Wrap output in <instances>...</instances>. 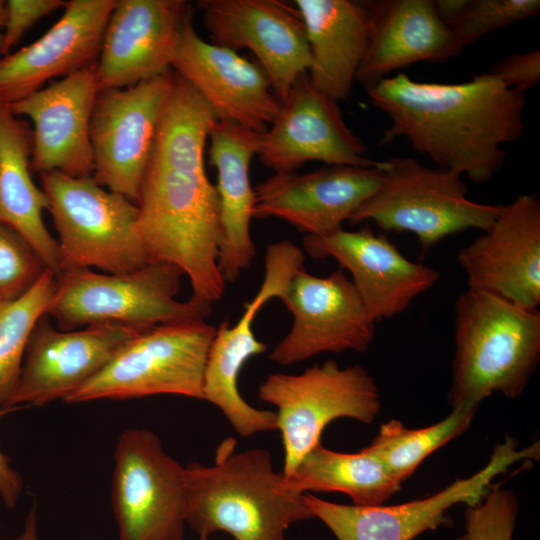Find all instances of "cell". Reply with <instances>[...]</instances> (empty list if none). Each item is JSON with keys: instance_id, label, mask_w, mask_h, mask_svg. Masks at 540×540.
<instances>
[{"instance_id": "obj_1", "label": "cell", "mask_w": 540, "mask_h": 540, "mask_svg": "<svg viewBox=\"0 0 540 540\" xmlns=\"http://www.w3.org/2000/svg\"><path fill=\"white\" fill-rule=\"evenodd\" d=\"M216 120L210 105L174 72L137 201L150 262L179 267L190 280L191 298L210 304L221 299L226 283L218 265L219 198L204 165Z\"/></svg>"}, {"instance_id": "obj_2", "label": "cell", "mask_w": 540, "mask_h": 540, "mask_svg": "<svg viewBox=\"0 0 540 540\" xmlns=\"http://www.w3.org/2000/svg\"><path fill=\"white\" fill-rule=\"evenodd\" d=\"M390 120L381 138L398 137L437 167L485 183L503 167L504 146L524 133L526 96L488 72L461 83L419 82L399 72L366 89Z\"/></svg>"}, {"instance_id": "obj_3", "label": "cell", "mask_w": 540, "mask_h": 540, "mask_svg": "<svg viewBox=\"0 0 540 540\" xmlns=\"http://www.w3.org/2000/svg\"><path fill=\"white\" fill-rule=\"evenodd\" d=\"M186 525L200 537L224 531L234 540H286L292 524L314 519L304 493L289 489L263 448L184 467Z\"/></svg>"}, {"instance_id": "obj_4", "label": "cell", "mask_w": 540, "mask_h": 540, "mask_svg": "<svg viewBox=\"0 0 540 540\" xmlns=\"http://www.w3.org/2000/svg\"><path fill=\"white\" fill-rule=\"evenodd\" d=\"M452 408L495 392L519 397L540 359V311L467 289L455 302Z\"/></svg>"}, {"instance_id": "obj_5", "label": "cell", "mask_w": 540, "mask_h": 540, "mask_svg": "<svg viewBox=\"0 0 540 540\" xmlns=\"http://www.w3.org/2000/svg\"><path fill=\"white\" fill-rule=\"evenodd\" d=\"M183 275L168 262H150L122 274L92 269L63 271L56 276V290L46 315L62 331L100 324L144 330L159 324L205 320L212 304L176 299Z\"/></svg>"}, {"instance_id": "obj_6", "label": "cell", "mask_w": 540, "mask_h": 540, "mask_svg": "<svg viewBox=\"0 0 540 540\" xmlns=\"http://www.w3.org/2000/svg\"><path fill=\"white\" fill-rule=\"evenodd\" d=\"M59 236L60 273L101 269L122 274L150 263L138 230V207L92 176L39 175Z\"/></svg>"}, {"instance_id": "obj_7", "label": "cell", "mask_w": 540, "mask_h": 540, "mask_svg": "<svg viewBox=\"0 0 540 540\" xmlns=\"http://www.w3.org/2000/svg\"><path fill=\"white\" fill-rule=\"evenodd\" d=\"M462 178L412 157H392L385 160L378 188L349 222L373 221L384 230L411 232L424 250L465 230L485 231L503 205L470 200Z\"/></svg>"}, {"instance_id": "obj_8", "label": "cell", "mask_w": 540, "mask_h": 540, "mask_svg": "<svg viewBox=\"0 0 540 540\" xmlns=\"http://www.w3.org/2000/svg\"><path fill=\"white\" fill-rule=\"evenodd\" d=\"M216 329L202 320L141 330L65 402L158 394L203 400L204 370Z\"/></svg>"}, {"instance_id": "obj_9", "label": "cell", "mask_w": 540, "mask_h": 540, "mask_svg": "<svg viewBox=\"0 0 540 540\" xmlns=\"http://www.w3.org/2000/svg\"><path fill=\"white\" fill-rule=\"evenodd\" d=\"M259 397L277 408L276 430L284 448L282 475L291 476L320 442L324 428L338 418L371 424L381 409L374 378L360 365L340 367L334 360L299 374L273 373L261 383Z\"/></svg>"}, {"instance_id": "obj_10", "label": "cell", "mask_w": 540, "mask_h": 540, "mask_svg": "<svg viewBox=\"0 0 540 540\" xmlns=\"http://www.w3.org/2000/svg\"><path fill=\"white\" fill-rule=\"evenodd\" d=\"M518 441L506 435L495 446L487 464L468 478H458L428 497L396 505L357 506L333 503L310 493L304 500L337 540H413L439 527L451 526L449 510L457 504L481 502L494 478L520 461L538 460L539 441L518 449Z\"/></svg>"}, {"instance_id": "obj_11", "label": "cell", "mask_w": 540, "mask_h": 540, "mask_svg": "<svg viewBox=\"0 0 540 540\" xmlns=\"http://www.w3.org/2000/svg\"><path fill=\"white\" fill-rule=\"evenodd\" d=\"M112 506L119 540H183L184 467L145 428L124 430L116 443Z\"/></svg>"}, {"instance_id": "obj_12", "label": "cell", "mask_w": 540, "mask_h": 540, "mask_svg": "<svg viewBox=\"0 0 540 540\" xmlns=\"http://www.w3.org/2000/svg\"><path fill=\"white\" fill-rule=\"evenodd\" d=\"M174 71L122 89L99 91L90 119L92 177L137 205Z\"/></svg>"}, {"instance_id": "obj_13", "label": "cell", "mask_w": 540, "mask_h": 540, "mask_svg": "<svg viewBox=\"0 0 540 540\" xmlns=\"http://www.w3.org/2000/svg\"><path fill=\"white\" fill-rule=\"evenodd\" d=\"M279 299L293 323L269 354L277 364L290 366L325 352H365L374 340L376 321L341 269L320 277L302 268Z\"/></svg>"}, {"instance_id": "obj_14", "label": "cell", "mask_w": 540, "mask_h": 540, "mask_svg": "<svg viewBox=\"0 0 540 540\" xmlns=\"http://www.w3.org/2000/svg\"><path fill=\"white\" fill-rule=\"evenodd\" d=\"M367 150L347 126L338 102L315 88L303 73L268 129L258 134L256 156L274 173L293 172L308 161L384 169L385 161L368 158Z\"/></svg>"}, {"instance_id": "obj_15", "label": "cell", "mask_w": 540, "mask_h": 540, "mask_svg": "<svg viewBox=\"0 0 540 540\" xmlns=\"http://www.w3.org/2000/svg\"><path fill=\"white\" fill-rule=\"evenodd\" d=\"M468 289L520 307L540 304V200L522 194L503 205L490 227L457 254Z\"/></svg>"}, {"instance_id": "obj_16", "label": "cell", "mask_w": 540, "mask_h": 540, "mask_svg": "<svg viewBox=\"0 0 540 540\" xmlns=\"http://www.w3.org/2000/svg\"><path fill=\"white\" fill-rule=\"evenodd\" d=\"M197 6L212 43L252 52L280 102L308 72L311 55L296 8L276 0H200Z\"/></svg>"}, {"instance_id": "obj_17", "label": "cell", "mask_w": 540, "mask_h": 540, "mask_svg": "<svg viewBox=\"0 0 540 540\" xmlns=\"http://www.w3.org/2000/svg\"><path fill=\"white\" fill-rule=\"evenodd\" d=\"M139 331L110 324L62 331L43 315L31 333L18 383L4 411L65 401Z\"/></svg>"}, {"instance_id": "obj_18", "label": "cell", "mask_w": 540, "mask_h": 540, "mask_svg": "<svg viewBox=\"0 0 540 540\" xmlns=\"http://www.w3.org/2000/svg\"><path fill=\"white\" fill-rule=\"evenodd\" d=\"M191 20L190 15L180 29L171 68L203 97L217 120L266 131L281 102L265 71L234 50L204 41Z\"/></svg>"}, {"instance_id": "obj_19", "label": "cell", "mask_w": 540, "mask_h": 540, "mask_svg": "<svg viewBox=\"0 0 540 540\" xmlns=\"http://www.w3.org/2000/svg\"><path fill=\"white\" fill-rule=\"evenodd\" d=\"M185 0H117L96 63L98 92L122 89L171 70Z\"/></svg>"}, {"instance_id": "obj_20", "label": "cell", "mask_w": 540, "mask_h": 540, "mask_svg": "<svg viewBox=\"0 0 540 540\" xmlns=\"http://www.w3.org/2000/svg\"><path fill=\"white\" fill-rule=\"evenodd\" d=\"M97 93L94 64L7 106L15 116H26L33 123L31 172L93 175L89 130Z\"/></svg>"}, {"instance_id": "obj_21", "label": "cell", "mask_w": 540, "mask_h": 540, "mask_svg": "<svg viewBox=\"0 0 540 540\" xmlns=\"http://www.w3.org/2000/svg\"><path fill=\"white\" fill-rule=\"evenodd\" d=\"M382 168L329 166L274 173L255 188L254 217L286 221L306 235L342 228L378 188Z\"/></svg>"}, {"instance_id": "obj_22", "label": "cell", "mask_w": 540, "mask_h": 540, "mask_svg": "<svg viewBox=\"0 0 540 540\" xmlns=\"http://www.w3.org/2000/svg\"><path fill=\"white\" fill-rule=\"evenodd\" d=\"M303 247L313 258H335L350 272L375 321L404 312L440 278L438 271L407 259L384 235L369 228L305 235Z\"/></svg>"}, {"instance_id": "obj_23", "label": "cell", "mask_w": 540, "mask_h": 540, "mask_svg": "<svg viewBox=\"0 0 540 540\" xmlns=\"http://www.w3.org/2000/svg\"><path fill=\"white\" fill-rule=\"evenodd\" d=\"M117 0L66 1L61 18L38 40L0 59V105L9 106L96 64Z\"/></svg>"}, {"instance_id": "obj_24", "label": "cell", "mask_w": 540, "mask_h": 540, "mask_svg": "<svg viewBox=\"0 0 540 540\" xmlns=\"http://www.w3.org/2000/svg\"><path fill=\"white\" fill-rule=\"evenodd\" d=\"M369 36L355 81L365 89L398 69L419 62H445L463 48L440 19L434 0L364 1Z\"/></svg>"}, {"instance_id": "obj_25", "label": "cell", "mask_w": 540, "mask_h": 540, "mask_svg": "<svg viewBox=\"0 0 540 540\" xmlns=\"http://www.w3.org/2000/svg\"><path fill=\"white\" fill-rule=\"evenodd\" d=\"M258 134L221 120H216L209 132V158L217 171L222 231L218 265L225 282H234L256 255L250 234L255 191L249 168L257 153Z\"/></svg>"}, {"instance_id": "obj_26", "label": "cell", "mask_w": 540, "mask_h": 540, "mask_svg": "<svg viewBox=\"0 0 540 540\" xmlns=\"http://www.w3.org/2000/svg\"><path fill=\"white\" fill-rule=\"evenodd\" d=\"M311 55L312 85L335 101L352 92L369 36L364 1L296 0Z\"/></svg>"}, {"instance_id": "obj_27", "label": "cell", "mask_w": 540, "mask_h": 540, "mask_svg": "<svg viewBox=\"0 0 540 540\" xmlns=\"http://www.w3.org/2000/svg\"><path fill=\"white\" fill-rule=\"evenodd\" d=\"M32 149L27 123L0 105V223L16 231L58 276L59 246L42 219L48 200L31 177Z\"/></svg>"}, {"instance_id": "obj_28", "label": "cell", "mask_w": 540, "mask_h": 540, "mask_svg": "<svg viewBox=\"0 0 540 540\" xmlns=\"http://www.w3.org/2000/svg\"><path fill=\"white\" fill-rule=\"evenodd\" d=\"M266 299L256 294L244 306L239 320L231 325L224 320L216 329L203 377V400L218 407L233 429L242 437L276 430V413L248 404L238 388L239 374L253 356L266 351L258 340L253 322Z\"/></svg>"}, {"instance_id": "obj_29", "label": "cell", "mask_w": 540, "mask_h": 540, "mask_svg": "<svg viewBox=\"0 0 540 540\" xmlns=\"http://www.w3.org/2000/svg\"><path fill=\"white\" fill-rule=\"evenodd\" d=\"M284 481L289 489L300 493H345L357 506L383 505L401 489V483L365 448L358 453H342L321 443L306 454Z\"/></svg>"}, {"instance_id": "obj_30", "label": "cell", "mask_w": 540, "mask_h": 540, "mask_svg": "<svg viewBox=\"0 0 540 540\" xmlns=\"http://www.w3.org/2000/svg\"><path fill=\"white\" fill-rule=\"evenodd\" d=\"M476 410L466 405L455 406L440 422L420 429L406 428L402 422L390 420L381 425L365 449L402 484L429 455L465 432Z\"/></svg>"}, {"instance_id": "obj_31", "label": "cell", "mask_w": 540, "mask_h": 540, "mask_svg": "<svg viewBox=\"0 0 540 540\" xmlns=\"http://www.w3.org/2000/svg\"><path fill=\"white\" fill-rule=\"evenodd\" d=\"M56 290V275L46 268L24 294L0 299V408L4 410L19 380L26 347Z\"/></svg>"}, {"instance_id": "obj_32", "label": "cell", "mask_w": 540, "mask_h": 540, "mask_svg": "<svg viewBox=\"0 0 540 540\" xmlns=\"http://www.w3.org/2000/svg\"><path fill=\"white\" fill-rule=\"evenodd\" d=\"M440 19L464 49L483 36L540 12L539 0H434Z\"/></svg>"}, {"instance_id": "obj_33", "label": "cell", "mask_w": 540, "mask_h": 540, "mask_svg": "<svg viewBox=\"0 0 540 540\" xmlns=\"http://www.w3.org/2000/svg\"><path fill=\"white\" fill-rule=\"evenodd\" d=\"M519 509L517 496L501 483L465 511L464 534L457 540H512Z\"/></svg>"}, {"instance_id": "obj_34", "label": "cell", "mask_w": 540, "mask_h": 540, "mask_svg": "<svg viewBox=\"0 0 540 540\" xmlns=\"http://www.w3.org/2000/svg\"><path fill=\"white\" fill-rule=\"evenodd\" d=\"M45 269L32 247L16 231L0 223V299L21 296Z\"/></svg>"}, {"instance_id": "obj_35", "label": "cell", "mask_w": 540, "mask_h": 540, "mask_svg": "<svg viewBox=\"0 0 540 540\" xmlns=\"http://www.w3.org/2000/svg\"><path fill=\"white\" fill-rule=\"evenodd\" d=\"M63 0H9L0 53L7 55L23 35L44 16L64 7Z\"/></svg>"}, {"instance_id": "obj_36", "label": "cell", "mask_w": 540, "mask_h": 540, "mask_svg": "<svg viewBox=\"0 0 540 540\" xmlns=\"http://www.w3.org/2000/svg\"><path fill=\"white\" fill-rule=\"evenodd\" d=\"M488 73L507 87L525 94L540 82V51L534 49L510 54L496 61Z\"/></svg>"}, {"instance_id": "obj_37", "label": "cell", "mask_w": 540, "mask_h": 540, "mask_svg": "<svg viewBox=\"0 0 540 540\" xmlns=\"http://www.w3.org/2000/svg\"><path fill=\"white\" fill-rule=\"evenodd\" d=\"M5 413L0 408V417ZM23 482L19 473L13 469L8 458L0 450V497L8 508H14L22 493Z\"/></svg>"}, {"instance_id": "obj_38", "label": "cell", "mask_w": 540, "mask_h": 540, "mask_svg": "<svg viewBox=\"0 0 540 540\" xmlns=\"http://www.w3.org/2000/svg\"><path fill=\"white\" fill-rule=\"evenodd\" d=\"M11 540H39L38 520L35 508L27 515L22 533Z\"/></svg>"}, {"instance_id": "obj_39", "label": "cell", "mask_w": 540, "mask_h": 540, "mask_svg": "<svg viewBox=\"0 0 540 540\" xmlns=\"http://www.w3.org/2000/svg\"><path fill=\"white\" fill-rule=\"evenodd\" d=\"M6 19V2L0 0V50L2 46L3 32Z\"/></svg>"}, {"instance_id": "obj_40", "label": "cell", "mask_w": 540, "mask_h": 540, "mask_svg": "<svg viewBox=\"0 0 540 540\" xmlns=\"http://www.w3.org/2000/svg\"><path fill=\"white\" fill-rule=\"evenodd\" d=\"M200 540H208V538L200 537Z\"/></svg>"}]
</instances>
